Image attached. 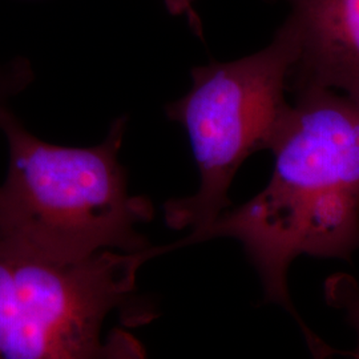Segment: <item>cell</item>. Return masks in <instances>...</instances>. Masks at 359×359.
<instances>
[{
    "mask_svg": "<svg viewBox=\"0 0 359 359\" xmlns=\"http://www.w3.org/2000/svg\"><path fill=\"white\" fill-rule=\"evenodd\" d=\"M292 92L295 102L270 149L274 164L266 187L167 250L237 240L259 276L265 301L294 317L309 348L322 358L334 348L298 316L287 271L299 256L350 261L359 250V103L316 86Z\"/></svg>",
    "mask_w": 359,
    "mask_h": 359,
    "instance_id": "1",
    "label": "cell"
},
{
    "mask_svg": "<svg viewBox=\"0 0 359 359\" xmlns=\"http://www.w3.org/2000/svg\"><path fill=\"white\" fill-rule=\"evenodd\" d=\"M34 72L26 60H13L0 65V112L7 108V102L20 93L32 81Z\"/></svg>",
    "mask_w": 359,
    "mask_h": 359,
    "instance_id": "7",
    "label": "cell"
},
{
    "mask_svg": "<svg viewBox=\"0 0 359 359\" xmlns=\"http://www.w3.org/2000/svg\"><path fill=\"white\" fill-rule=\"evenodd\" d=\"M299 57V36L287 18L268 47L250 56L196 67L192 88L167 104L185 129L200 175L197 192L164 204L175 231H200L229 209V189L245 160L270 151L290 103L286 92Z\"/></svg>",
    "mask_w": 359,
    "mask_h": 359,
    "instance_id": "4",
    "label": "cell"
},
{
    "mask_svg": "<svg viewBox=\"0 0 359 359\" xmlns=\"http://www.w3.org/2000/svg\"><path fill=\"white\" fill-rule=\"evenodd\" d=\"M326 302L345 313L350 326L355 330L358 342L348 355L359 359V283L350 274L335 273L325 281Z\"/></svg>",
    "mask_w": 359,
    "mask_h": 359,
    "instance_id": "6",
    "label": "cell"
},
{
    "mask_svg": "<svg viewBox=\"0 0 359 359\" xmlns=\"http://www.w3.org/2000/svg\"><path fill=\"white\" fill-rule=\"evenodd\" d=\"M126 129L127 117H118L103 142L63 147L39 139L4 108L0 130L10 160L0 185V233L62 262L152 248L136 228L154 219V204L129 193L118 160Z\"/></svg>",
    "mask_w": 359,
    "mask_h": 359,
    "instance_id": "2",
    "label": "cell"
},
{
    "mask_svg": "<svg viewBox=\"0 0 359 359\" xmlns=\"http://www.w3.org/2000/svg\"><path fill=\"white\" fill-rule=\"evenodd\" d=\"M164 253L103 250L62 262L0 233V359L142 358L128 333L103 339L104 323L136 301L139 270Z\"/></svg>",
    "mask_w": 359,
    "mask_h": 359,
    "instance_id": "3",
    "label": "cell"
},
{
    "mask_svg": "<svg viewBox=\"0 0 359 359\" xmlns=\"http://www.w3.org/2000/svg\"><path fill=\"white\" fill-rule=\"evenodd\" d=\"M167 4L168 11L173 15H184L187 16L189 26L197 34V36L203 38V26L198 15L193 7L194 0H164Z\"/></svg>",
    "mask_w": 359,
    "mask_h": 359,
    "instance_id": "8",
    "label": "cell"
},
{
    "mask_svg": "<svg viewBox=\"0 0 359 359\" xmlns=\"http://www.w3.org/2000/svg\"><path fill=\"white\" fill-rule=\"evenodd\" d=\"M299 36L290 90L323 87L359 103V0H287Z\"/></svg>",
    "mask_w": 359,
    "mask_h": 359,
    "instance_id": "5",
    "label": "cell"
}]
</instances>
